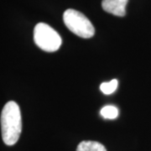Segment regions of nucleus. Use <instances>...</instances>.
<instances>
[{
  "label": "nucleus",
  "mask_w": 151,
  "mask_h": 151,
  "mask_svg": "<svg viewBox=\"0 0 151 151\" xmlns=\"http://www.w3.org/2000/svg\"><path fill=\"white\" fill-rule=\"evenodd\" d=\"M2 138L6 145H14L19 140L22 131L20 108L14 101L6 103L1 113Z\"/></svg>",
  "instance_id": "f257e3e1"
},
{
  "label": "nucleus",
  "mask_w": 151,
  "mask_h": 151,
  "mask_svg": "<svg viewBox=\"0 0 151 151\" xmlns=\"http://www.w3.org/2000/svg\"><path fill=\"white\" fill-rule=\"evenodd\" d=\"M65 26L73 34L84 39L92 38L95 34V28L91 21L82 13L75 9H67L63 14Z\"/></svg>",
  "instance_id": "f03ea898"
},
{
  "label": "nucleus",
  "mask_w": 151,
  "mask_h": 151,
  "mask_svg": "<svg viewBox=\"0 0 151 151\" xmlns=\"http://www.w3.org/2000/svg\"><path fill=\"white\" fill-rule=\"evenodd\" d=\"M34 40L38 47L46 52H55L60 47L62 40L53 28L45 23H39L34 29Z\"/></svg>",
  "instance_id": "7ed1b4c3"
},
{
  "label": "nucleus",
  "mask_w": 151,
  "mask_h": 151,
  "mask_svg": "<svg viewBox=\"0 0 151 151\" xmlns=\"http://www.w3.org/2000/svg\"><path fill=\"white\" fill-rule=\"evenodd\" d=\"M129 0H103V10L115 16L124 17L126 14V5Z\"/></svg>",
  "instance_id": "20e7f679"
},
{
  "label": "nucleus",
  "mask_w": 151,
  "mask_h": 151,
  "mask_svg": "<svg viewBox=\"0 0 151 151\" xmlns=\"http://www.w3.org/2000/svg\"><path fill=\"white\" fill-rule=\"evenodd\" d=\"M76 151H107L105 146L97 141H82L77 148Z\"/></svg>",
  "instance_id": "39448f33"
},
{
  "label": "nucleus",
  "mask_w": 151,
  "mask_h": 151,
  "mask_svg": "<svg viewBox=\"0 0 151 151\" xmlns=\"http://www.w3.org/2000/svg\"><path fill=\"white\" fill-rule=\"evenodd\" d=\"M101 115L105 119H115L119 116V110L113 105L105 106L101 109Z\"/></svg>",
  "instance_id": "423d86ee"
},
{
  "label": "nucleus",
  "mask_w": 151,
  "mask_h": 151,
  "mask_svg": "<svg viewBox=\"0 0 151 151\" xmlns=\"http://www.w3.org/2000/svg\"><path fill=\"white\" fill-rule=\"evenodd\" d=\"M118 87V81L116 79H113L109 82H103L100 85L101 92L105 95H110L116 91Z\"/></svg>",
  "instance_id": "0eeeda50"
}]
</instances>
